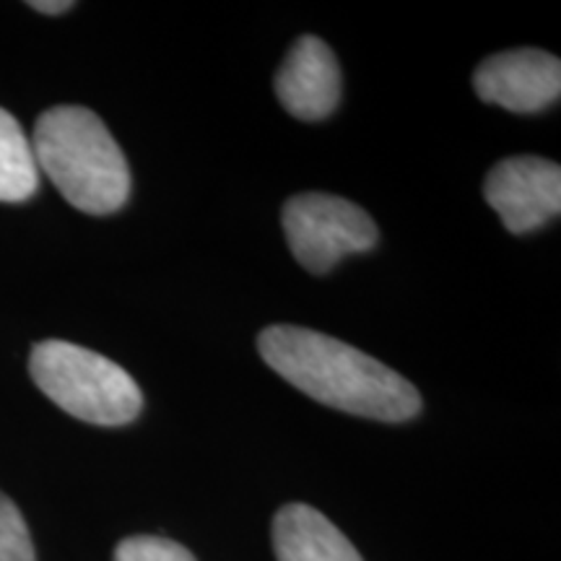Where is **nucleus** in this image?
Here are the masks:
<instances>
[{
	"label": "nucleus",
	"instance_id": "nucleus-1",
	"mask_svg": "<svg viewBox=\"0 0 561 561\" xmlns=\"http://www.w3.org/2000/svg\"><path fill=\"white\" fill-rule=\"evenodd\" d=\"M257 351L286 382L335 411L388 424L409 421L421 411L419 390L405 377L325 333L271 325L257 335Z\"/></svg>",
	"mask_w": 561,
	"mask_h": 561
},
{
	"label": "nucleus",
	"instance_id": "nucleus-5",
	"mask_svg": "<svg viewBox=\"0 0 561 561\" xmlns=\"http://www.w3.org/2000/svg\"><path fill=\"white\" fill-rule=\"evenodd\" d=\"M483 195L504 229L528 234L559 216L561 170L557 161L541 157H510L486 174Z\"/></svg>",
	"mask_w": 561,
	"mask_h": 561
},
{
	"label": "nucleus",
	"instance_id": "nucleus-11",
	"mask_svg": "<svg viewBox=\"0 0 561 561\" xmlns=\"http://www.w3.org/2000/svg\"><path fill=\"white\" fill-rule=\"evenodd\" d=\"M115 561H198L185 546L161 536H130L117 543Z\"/></svg>",
	"mask_w": 561,
	"mask_h": 561
},
{
	"label": "nucleus",
	"instance_id": "nucleus-8",
	"mask_svg": "<svg viewBox=\"0 0 561 561\" xmlns=\"http://www.w3.org/2000/svg\"><path fill=\"white\" fill-rule=\"evenodd\" d=\"M276 561H364L343 530L310 504H286L273 517Z\"/></svg>",
	"mask_w": 561,
	"mask_h": 561
},
{
	"label": "nucleus",
	"instance_id": "nucleus-12",
	"mask_svg": "<svg viewBox=\"0 0 561 561\" xmlns=\"http://www.w3.org/2000/svg\"><path fill=\"white\" fill-rule=\"evenodd\" d=\"M34 11H39V13H66V11H70L73 9V3H70V0H50V3H47V0H34V3H30Z\"/></svg>",
	"mask_w": 561,
	"mask_h": 561
},
{
	"label": "nucleus",
	"instance_id": "nucleus-10",
	"mask_svg": "<svg viewBox=\"0 0 561 561\" xmlns=\"http://www.w3.org/2000/svg\"><path fill=\"white\" fill-rule=\"evenodd\" d=\"M0 561H34V543L24 515L0 491Z\"/></svg>",
	"mask_w": 561,
	"mask_h": 561
},
{
	"label": "nucleus",
	"instance_id": "nucleus-9",
	"mask_svg": "<svg viewBox=\"0 0 561 561\" xmlns=\"http://www.w3.org/2000/svg\"><path fill=\"white\" fill-rule=\"evenodd\" d=\"M39 191L32 138L16 117L0 107V203H24Z\"/></svg>",
	"mask_w": 561,
	"mask_h": 561
},
{
	"label": "nucleus",
	"instance_id": "nucleus-7",
	"mask_svg": "<svg viewBox=\"0 0 561 561\" xmlns=\"http://www.w3.org/2000/svg\"><path fill=\"white\" fill-rule=\"evenodd\" d=\"M276 96L297 121H322L341 102V68L320 37H299L276 73Z\"/></svg>",
	"mask_w": 561,
	"mask_h": 561
},
{
	"label": "nucleus",
	"instance_id": "nucleus-2",
	"mask_svg": "<svg viewBox=\"0 0 561 561\" xmlns=\"http://www.w3.org/2000/svg\"><path fill=\"white\" fill-rule=\"evenodd\" d=\"M39 174L70 206L91 216L121 210L130 198V167L100 115L62 104L42 112L32 136Z\"/></svg>",
	"mask_w": 561,
	"mask_h": 561
},
{
	"label": "nucleus",
	"instance_id": "nucleus-3",
	"mask_svg": "<svg viewBox=\"0 0 561 561\" xmlns=\"http://www.w3.org/2000/svg\"><path fill=\"white\" fill-rule=\"evenodd\" d=\"M37 388L70 416L96 426H125L144 409L138 382L107 356L68 341H42L30 354Z\"/></svg>",
	"mask_w": 561,
	"mask_h": 561
},
{
	"label": "nucleus",
	"instance_id": "nucleus-4",
	"mask_svg": "<svg viewBox=\"0 0 561 561\" xmlns=\"http://www.w3.org/2000/svg\"><path fill=\"white\" fill-rule=\"evenodd\" d=\"M284 231L299 265L328 273L343 257L377 244V227L367 210L328 193H301L286 201Z\"/></svg>",
	"mask_w": 561,
	"mask_h": 561
},
{
	"label": "nucleus",
	"instance_id": "nucleus-6",
	"mask_svg": "<svg viewBox=\"0 0 561 561\" xmlns=\"http://www.w3.org/2000/svg\"><path fill=\"white\" fill-rule=\"evenodd\" d=\"M473 89L481 102L533 115L559 102L561 60L536 47L496 53L476 68Z\"/></svg>",
	"mask_w": 561,
	"mask_h": 561
}]
</instances>
